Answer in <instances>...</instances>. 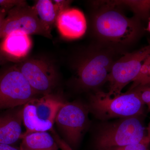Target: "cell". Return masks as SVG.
<instances>
[{
  "mask_svg": "<svg viewBox=\"0 0 150 150\" xmlns=\"http://www.w3.org/2000/svg\"><path fill=\"white\" fill-rule=\"evenodd\" d=\"M90 18L94 42L123 54L139 38L143 28L139 18L126 16L111 1H94Z\"/></svg>",
  "mask_w": 150,
  "mask_h": 150,
  "instance_id": "1",
  "label": "cell"
},
{
  "mask_svg": "<svg viewBox=\"0 0 150 150\" xmlns=\"http://www.w3.org/2000/svg\"><path fill=\"white\" fill-rule=\"evenodd\" d=\"M96 42L87 48L75 65V83L80 89L93 91L107 82L115 61L124 54Z\"/></svg>",
  "mask_w": 150,
  "mask_h": 150,
  "instance_id": "2",
  "label": "cell"
},
{
  "mask_svg": "<svg viewBox=\"0 0 150 150\" xmlns=\"http://www.w3.org/2000/svg\"><path fill=\"white\" fill-rule=\"evenodd\" d=\"M144 105L133 88L115 96L98 90L90 95L87 105L89 112L103 121L140 117L144 112Z\"/></svg>",
  "mask_w": 150,
  "mask_h": 150,
  "instance_id": "3",
  "label": "cell"
},
{
  "mask_svg": "<svg viewBox=\"0 0 150 150\" xmlns=\"http://www.w3.org/2000/svg\"><path fill=\"white\" fill-rule=\"evenodd\" d=\"M146 137L140 117L119 118L99 126L95 137L94 148L95 150H107L140 143Z\"/></svg>",
  "mask_w": 150,
  "mask_h": 150,
  "instance_id": "4",
  "label": "cell"
},
{
  "mask_svg": "<svg viewBox=\"0 0 150 150\" xmlns=\"http://www.w3.org/2000/svg\"><path fill=\"white\" fill-rule=\"evenodd\" d=\"M64 101L53 94L36 98L23 105V123L26 131L21 138L34 132L51 131L59 108Z\"/></svg>",
  "mask_w": 150,
  "mask_h": 150,
  "instance_id": "5",
  "label": "cell"
},
{
  "mask_svg": "<svg viewBox=\"0 0 150 150\" xmlns=\"http://www.w3.org/2000/svg\"><path fill=\"white\" fill-rule=\"evenodd\" d=\"M87 105L79 101L64 102L57 112L55 123L67 144L75 150L88 126Z\"/></svg>",
  "mask_w": 150,
  "mask_h": 150,
  "instance_id": "6",
  "label": "cell"
},
{
  "mask_svg": "<svg viewBox=\"0 0 150 150\" xmlns=\"http://www.w3.org/2000/svg\"><path fill=\"white\" fill-rule=\"evenodd\" d=\"M37 97L15 65L0 69V111L24 105Z\"/></svg>",
  "mask_w": 150,
  "mask_h": 150,
  "instance_id": "7",
  "label": "cell"
},
{
  "mask_svg": "<svg viewBox=\"0 0 150 150\" xmlns=\"http://www.w3.org/2000/svg\"><path fill=\"white\" fill-rule=\"evenodd\" d=\"M150 56V43L137 51L127 52L117 59L108 75V94L110 96L121 94L123 88L136 79Z\"/></svg>",
  "mask_w": 150,
  "mask_h": 150,
  "instance_id": "8",
  "label": "cell"
},
{
  "mask_svg": "<svg viewBox=\"0 0 150 150\" xmlns=\"http://www.w3.org/2000/svg\"><path fill=\"white\" fill-rule=\"evenodd\" d=\"M38 96L52 94L58 81L55 67L42 59H24L15 64Z\"/></svg>",
  "mask_w": 150,
  "mask_h": 150,
  "instance_id": "9",
  "label": "cell"
},
{
  "mask_svg": "<svg viewBox=\"0 0 150 150\" xmlns=\"http://www.w3.org/2000/svg\"><path fill=\"white\" fill-rule=\"evenodd\" d=\"M15 30H20L28 35H38L51 38L52 34L46 31L40 22L34 7L27 4L14 7L6 16L0 39Z\"/></svg>",
  "mask_w": 150,
  "mask_h": 150,
  "instance_id": "10",
  "label": "cell"
},
{
  "mask_svg": "<svg viewBox=\"0 0 150 150\" xmlns=\"http://www.w3.org/2000/svg\"><path fill=\"white\" fill-rule=\"evenodd\" d=\"M56 25L60 34L69 39L82 37L87 28L86 20L83 13L78 9L70 7L59 14Z\"/></svg>",
  "mask_w": 150,
  "mask_h": 150,
  "instance_id": "11",
  "label": "cell"
},
{
  "mask_svg": "<svg viewBox=\"0 0 150 150\" xmlns=\"http://www.w3.org/2000/svg\"><path fill=\"white\" fill-rule=\"evenodd\" d=\"M23 105L0 111V144L12 145L21 139Z\"/></svg>",
  "mask_w": 150,
  "mask_h": 150,
  "instance_id": "12",
  "label": "cell"
},
{
  "mask_svg": "<svg viewBox=\"0 0 150 150\" xmlns=\"http://www.w3.org/2000/svg\"><path fill=\"white\" fill-rule=\"evenodd\" d=\"M32 43L30 35L20 30H15L3 38L0 51L7 59L24 60Z\"/></svg>",
  "mask_w": 150,
  "mask_h": 150,
  "instance_id": "13",
  "label": "cell"
},
{
  "mask_svg": "<svg viewBox=\"0 0 150 150\" xmlns=\"http://www.w3.org/2000/svg\"><path fill=\"white\" fill-rule=\"evenodd\" d=\"M20 150H60L54 136L47 131L34 132L23 137Z\"/></svg>",
  "mask_w": 150,
  "mask_h": 150,
  "instance_id": "14",
  "label": "cell"
},
{
  "mask_svg": "<svg viewBox=\"0 0 150 150\" xmlns=\"http://www.w3.org/2000/svg\"><path fill=\"white\" fill-rule=\"evenodd\" d=\"M41 24L46 31L51 34V30L59 15L53 1L38 0L33 6Z\"/></svg>",
  "mask_w": 150,
  "mask_h": 150,
  "instance_id": "15",
  "label": "cell"
},
{
  "mask_svg": "<svg viewBox=\"0 0 150 150\" xmlns=\"http://www.w3.org/2000/svg\"><path fill=\"white\" fill-rule=\"evenodd\" d=\"M116 5L130 8L135 16L141 19L148 17L150 13V0H129L111 1Z\"/></svg>",
  "mask_w": 150,
  "mask_h": 150,
  "instance_id": "16",
  "label": "cell"
},
{
  "mask_svg": "<svg viewBox=\"0 0 150 150\" xmlns=\"http://www.w3.org/2000/svg\"><path fill=\"white\" fill-rule=\"evenodd\" d=\"M150 84V56L145 61L131 86Z\"/></svg>",
  "mask_w": 150,
  "mask_h": 150,
  "instance_id": "17",
  "label": "cell"
},
{
  "mask_svg": "<svg viewBox=\"0 0 150 150\" xmlns=\"http://www.w3.org/2000/svg\"><path fill=\"white\" fill-rule=\"evenodd\" d=\"M150 146V139L147 136L140 143L112 148L107 150H149Z\"/></svg>",
  "mask_w": 150,
  "mask_h": 150,
  "instance_id": "18",
  "label": "cell"
},
{
  "mask_svg": "<svg viewBox=\"0 0 150 150\" xmlns=\"http://www.w3.org/2000/svg\"><path fill=\"white\" fill-rule=\"evenodd\" d=\"M139 94L140 98L145 105H147L150 110V84L131 87Z\"/></svg>",
  "mask_w": 150,
  "mask_h": 150,
  "instance_id": "19",
  "label": "cell"
},
{
  "mask_svg": "<svg viewBox=\"0 0 150 150\" xmlns=\"http://www.w3.org/2000/svg\"><path fill=\"white\" fill-rule=\"evenodd\" d=\"M24 0H0V7L9 10L17 6L27 4Z\"/></svg>",
  "mask_w": 150,
  "mask_h": 150,
  "instance_id": "20",
  "label": "cell"
},
{
  "mask_svg": "<svg viewBox=\"0 0 150 150\" xmlns=\"http://www.w3.org/2000/svg\"><path fill=\"white\" fill-rule=\"evenodd\" d=\"M59 13L69 8L72 1L68 0H55L53 1Z\"/></svg>",
  "mask_w": 150,
  "mask_h": 150,
  "instance_id": "21",
  "label": "cell"
},
{
  "mask_svg": "<svg viewBox=\"0 0 150 150\" xmlns=\"http://www.w3.org/2000/svg\"><path fill=\"white\" fill-rule=\"evenodd\" d=\"M54 137L56 139L57 144L59 145L60 149L62 150H74L70 147L69 145L67 144V143L64 140L61 139L59 137H58V135H56V133H55V134L54 135Z\"/></svg>",
  "mask_w": 150,
  "mask_h": 150,
  "instance_id": "22",
  "label": "cell"
},
{
  "mask_svg": "<svg viewBox=\"0 0 150 150\" xmlns=\"http://www.w3.org/2000/svg\"><path fill=\"white\" fill-rule=\"evenodd\" d=\"M8 11V10L0 7V36L2 29L4 21Z\"/></svg>",
  "mask_w": 150,
  "mask_h": 150,
  "instance_id": "23",
  "label": "cell"
},
{
  "mask_svg": "<svg viewBox=\"0 0 150 150\" xmlns=\"http://www.w3.org/2000/svg\"><path fill=\"white\" fill-rule=\"evenodd\" d=\"M0 150H20L19 148L16 147L12 145L0 144Z\"/></svg>",
  "mask_w": 150,
  "mask_h": 150,
  "instance_id": "24",
  "label": "cell"
},
{
  "mask_svg": "<svg viewBox=\"0 0 150 150\" xmlns=\"http://www.w3.org/2000/svg\"><path fill=\"white\" fill-rule=\"evenodd\" d=\"M8 59L5 56H4L0 51V66L6 64L8 62Z\"/></svg>",
  "mask_w": 150,
  "mask_h": 150,
  "instance_id": "25",
  "label": "cell"
},
{
  "mask_svg": "<svg viewBox=\"0 0 150 150\" xmlns=\"http://www.w3.org/2000/svg\"><path fill=\"white\" fill-rule=\"evenodd\" d=\"M147 136L149 139H150V122L147 129Z\"/></svg>",
  "mask_w": 150,
  "mask_h": 150,
  "instance_id": "26",
  "label": "cell"
},
{
  "mask_svg": "<svg viewBox=\"0 0 150 150\" xmlns=\"http://www.w3.org/2000/svg\"><path fill=\"white\" fill-rule=\"evenodd\" d=\"M147 30L149 31L150 32V19L149 21V23H148V26L147 28Z\"/></svg>",
  "mask_w": 150,
  "mask_h": 150,
  "instance_id": "27",
  "label": "cell"
}]
</instances>
